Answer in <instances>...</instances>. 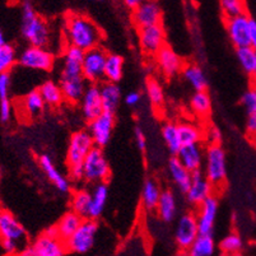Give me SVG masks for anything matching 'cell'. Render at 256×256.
Listing matches in <instances>:
<instances>
[{"mask_svg":"<svg viewBox=\"0 0 256 256\" xmlns=\"http://www.w3.org/2000/svg\"><path fill=\"white\" fill-rule=\"evenodd\" d=\"M64 37L68 46L88 51L100 46L104 34L90 17L80 13H70L65 18Z\"/></svg>","mask_w":256,"mask_h":256,"instance_id":"1","label":"cell"},{"mask_svg":"<svg viewBox=\"0 0 256 256\" xmlns=\"http://www.w3.org/2000/svg\"><path fill=\"white\" fill-rule=\"evenodd\" d=\"M20 34L28 46L48 48L51 44L50 27L42 17L37 14L31 0H23L22 3Z\"/></svg>","mask_w":256,"mask_h":256,"instance_id":"2","label":"cell"},{"mask_svg":"<svg viewBox=\"0 0 256 256\" xmlns=\"http://www.w3.org/2000/svg\"><path fill=\"white\" fill-rule=\"evenodd\" d=\"M204 176L214 188H220L227 180V156L222 146H208L204 156Z\"/></svg>","mask_w":256,"mask_h":256,"instance_id":"3","label":"cell"},{"mask_svg":"<svg viewBox=\"0 0 256 256\" xmlns=\"http://www.w3.org/2000/svg\"><path fill=\"white\" fill-rule=\"evenodd\" d=\"M98 234V223L94 220H83L79 228L74 232L73 236L65 242L66 250L69 252L83 254L90 252L96 244V237Z\"/></svg>","mask_w":256,"mask_h":256,"instance_id":"4","label":"cell"},{"mask_svg":"<svg viewBox=\"0 0 256 256\" xmlns=\"http://www.w3.org/2000/svg\"><path fill=\"white\" fill-rule=\"evenodd\" d=\"M83 170H84V181L87 182L93 185L106 182L107 178H110L111 170L102 148L96 146H93L83 162Z\"/></svg>","mask_w":256,"mask_h":256,"instance_id":"5","label":"cell"},{"mask_svg":"<svg viewBox=\"0 0 256 256\" xmlns=\"http://www.w3.org/2000/svg\"><path fill=\"white\" fill-rule=\"evenodd\" d=\"M55 62L56 58L48 48L28 46L18 55V64L30 70L51 72Z\"/></svg>","mask_w":256,"mask_h":256,"instance_id":"6","label":"cell"},{"mask_svg":"<svg viewBox=\"0 0 256 256\" xmlns=\"http://www.w3.org/2000/svg\"><path fill=\"white\" fill-rule=\"evenodd\" d=\"M199 236L198 218L194 212H185L176 220L174 231V240L178 248L186 252L192 242Z\"/></svg>","mask_w":256,"mask_h":256,"instance_id":"7","label":"cell"},{"mask_svg":"<svg viewBox=\"0 0 256 256\" xmlns=\"http://www.w3.org/2000/svg\"><path fill=\"white\" fill-rule=\"evenodd\" d=\"M107 55L108 52L101 46L84 51L82 74L88 84H98L104 79Z\"/></svg>","mask_w":256,"mask_h":256,"instance_id":"8","label":"cell"},{"mask_svg":"<svg viewBox=\"0 0 256 256\" xmlns=\"http://www.w3.org/2000/svg\"><path fill=\"white\" fill-rule=\"evenodd\" d=\"M94 143L90 138L87 129H80L74 132L70 136L66 150V164L68 167L83 164L86 157L90 152Z\"/></svg>","mask_w":256,"mask_h":256,"instance_id":"9","label":"cell"},{"mask_svg":"<svg viewBox=\"0 0 256 256\" xmlns=\"http://www.w3.org/2000/svg\"><path fill=\"white\" fill-rule=\"evenodd\" d=\"M115 114L104 112L98 118L88 122V132L92 138L94 146L98 148H104L110 143L115 129Z\"/></svg>","mask_w":256,"mask_h":256,"instance_id":"10","label":"cell"},{"mask_svg":"<svg viewBox=\"0 0 256 256\" xmlns=\"http://www.w3.org/2000/svg\"><path fill=\"white\" fill-rule=\"evenodd\" d=\"M164 45H166V32L160 23L139 30V46L144 54L156 56Z\"/></svg>","mask_w":256,"mask_h":256,"instance_id":"11","label":"cell"},{"mask_svg":"<svg viewBox=\"0 0 256 256\" xmlns=\"http://www.w3.org/2000/svg\"><path fill=\"white\" fill-rule=\"evenodd\" d=\"M196 218L199 234H213L214 224L217 220L218 209H220V199L217 195H212L208 199L198 206Z\"/></svg>","mask_w":256,"mask_h":256,"instance_id":"12","label":"cell"},{"mask_svg":"<svg viewBox=\"0 0 256 256\" xmlns=\"http://www.w3.org/2000/svg\"><path fill=\"white\" fill-rule=\"evenodd\" d=\"M226 30L234 48L250 46V17L248 14L226 20Z\"/></svg>","mask_w":256,"mask_h":256,"instance_id":"13","label":"cell"},{"mask_svg":"<svg viewBox=\"0 0 256 256\" xmlns=\"http://www.w3.org/2000/svg\"><path fill=\"white\" fill-rule=\"evenodd\" d=\"M79 106L83 118L87 122H90L104 112L98 84H88L82 100L79 102Z\"/></svg>","mask_w":256,"mask_h":256,"instance_id":"14","label":"cell"},{"mask_svg":"<svg viewBox=\"0 0 256 256\" xmlns=\"http://www.w3.org/2000/svg\"><path fill=\"white\" fill-rule=\"evenodd\" d=\"M214 194V188L210 182L206 178L202 171L192 172V184L190 188L186 192L185 198L188 204L198 208L204 200L208 199L209 196Z\"/></svg>","mask_w":256,"mask_h":256,"instance_id":"15","label":"cell"},{"mask_svg":"<svg viewBox=\"0 0 256 256\" xmlns=\"http://www.w3.org/2000/svg\"><path fill=\"white\" fill-rule=\"evenodd\" d=\"M162 20V8L157 0H146L132 10V22L139 30L160 24Z\"/></svg>","mask_w":256,"mask_h":256,"instance_id":"16","label":"cell"},{"mask_svg":"<svg viewBox=\"0 0 256 256\" xmlns=\"http://www.w3.org/2000/svg\"><path fill=\"white\" fill-rule=\"evenodd\" d=\"M154 58L160 72L167 78H172L180 74L185 65L180 55L168 45H164L160 48Z\"/></svg>","mask_w":256,"mask_h":256,"instance_id":"17","label":"cell"},{"mask_svg":"<svg viewBox=\"0 0 256 256\" xmlns=\"http://www.w3.org/2000/svg\"><path fill=\"white\" fill-rule=\"evenodd\" d=\"M27 238V231L13 213L0 209V240H13L22 244Z\"/></svg>","mask_w":256,"mask_h":256,"instance_id":"18","label":"cell"},{"mask_svg":"<svg viewBox=\"0 0 256 256\" xmlns=\"http://www.w3.org/2000/svg\"><path fill=\"white\" fill-rule=\"evenodd\" d=\"M38 164L44 174H46L48 180L58 188V192L62 194H69L72 188V181L58 170V167L54 164L52 158L48 153H42L38 156Z\"/></svg>","mask_w":256,"mask_h":256,"instance_id":"19","label":"cell"},{"mask_svg":"<svg viewBox=\"0 0 256 256\" xmlns=\"http://www.w3.org/2000/svg\"><path fill=\"white\" fill-rule=\"evenodd\" d=\"M58 83L64 94V101L70 104H78L88 87V82L83 76H60Z\"/></svg>","mask_w":256,"mask_h":256,"instance_id":"20","label":"cell"},{"mask_svg":"<svg viewBox=\"0 0 256 256\" xmlns=\"http://www.w3.org/2000/svg\"><path fill=\"white\" fill-rule=\"evenodd\" d=\"M37 256H65L68 252L65 242L59 237H50L42 234L37 236L31 245Z\"/></svg>","mask_w":256,"mask_h":256,"instance_id":"21","label":"cell"},{"mask_svg":"<svg viewBox=\"0 0 256 256\" xmlns=\"http://www.w3.org/2000/svg\"><path fill=\"white\" fill-rule=\"evenodd\" d=\"M204 156L206 150L202 144H190V146H182L181 150L174 157L180 160V164L185 167L188 171L196 172L202 171L204 164Z\"/></svg>","mask_w":256,"mask_h":256,"instance_id":"22","label":"cell"},{"mask_svg":"<svg viewBox=\"0 0 256 256\" xmlns=\"http://www.w3.org/2000/svg\"><path fill=\"white\" fill-rule=\"evenodd\" d=\"M83 58H84V51L74 46H68L64 48L62 56V70L60 76H83Z\"/></svg>","mask_w":256,"mask_h":256,"instance_id":"23","label":"cell"},{"mask_svg":"<svg viewBox=\"0 0 256 256\" xmlns=\"http://www.w3.org/2000/svg\"><path fill=\"white\" fill-rule=\"evenodd\" d=\"M107 199H108V186L106 182L94 184L92 192H90V204L88 218L97 220L106 208Z\"/></svg>","mask_w":256,"mask_h":256,"instance_id":"24","label":"cell"},{"mask_svg":"<svg viewBox=\"0 0 256 256\" xmlns=\"http://www.w3.org/2000/svg\"><path fill=\"white\" fill-rule=\"evenodd\" d=\"M156 212L160 220L164 223L174 222V218L178 217V199L172 190L170 188L162 190Z\"/></svg>","mask_w":256,"mask_h":256,"instance_id":"25","label":"cell"},{"mask_svg":"<svg viewBox=\"0 0 256 256\" xmlns=\"http://www.w3.org/2000/svg\"><path fill=\"white\" fill-rule=\"evenodd\" d=\"M167 168H168V174L172 182L180 190V192L185 195L188 188H190V184H192V172L188 171L176 157L170 158Z\"/></svg>","mask_w":256,"mask_h":256,"instance_id":"26","label":"cell"},{"mask_svg":"<svg viewBox=\"0 0 256 256\" xmlns=\"http://www.w3.org/2000/svg\"><path fill=\"white\" fill-rule=\"evenodd\" d=\"M162 188L157 180L148 178L142 188V206L146 212H156L160 202Z\"/></svg>","mask_w":256,"mask_h":256,"instance_id":"27","label":"cell"},{"mask_svg":"<svg viewBox=\"0 0 256 256\" xmlns=\"http://www.w3.org/2000/svg\"><path fill=\"white\" fill-rule=\"evenodd\" d=\"M104 112L115 114L121 102V90L116 83L104 82L100 86Z\"/></svg>","mask_w":256,"mask_h":256,"instance_id":"28","label":"cell"},{"mask_svg":"<svg viewBox=\"0 0 256 256\" xmlns=\"http://www.w3.org/2000/svg\"><path fill=\"white\" fill-rule=\"evenodd\" d=\"M83 222V218L79 217L78 214L74 213L73 210H69L58 220L56 230H58V236L62 241L66 242L74 234V232L76 231L80 226V223Z\"/></svg>","mask_w":256,"mask_h":256,"instance_id":"29","label":"cell"},{"mask_svg":"<svg viewBox=\"0 0 256 256\" xmlns=\"http://www.w3.org/2000/svg\"><path fill=\"white\" fill-rule=\"evenodd\" d=\"M182 76L185 78L186 82L194 88L195 92L200 90H206L208 88V78L206 73L202 69V66L196 64H186L184 65V69L181 72Z\"/></svg>","mask_w":256,"mask_h":256,"instance_id":"30","label":"cell"},{"mask_svg":"<svg viewBox=\"0 0 256 256\" xmlns=\"http://www.w3.org/2000/svg\"><path fill=\"white\" fill-rule=\"evenodd\" d=\"M178 134L182 146H190V144H202L206 136V130L200 125L194 124V122H180L178 124Z\"/></svg>","mask_w":256,"mask_h":256,"instance_id":"31","label":"cell"},{"mask_svg":"<svg viewBox=\"0 0 256 256\" xmlns=\"http://www.w3.org/2000/svg\"><path fill=\"white\" fill-rule=\"evenodd\" d=\"M122 74H124V58L118 54H108L104 65V79H106V82L118 84L122 79Z\"/></svg>","mask_w":256,"mask_h":256,"instance_id":"32","label":"cell"},{"mask_svg":"<svg viewBox=\"0 0 256 256\" xmlns=\"http://www.w3.org/2000/svg\"><path fill=\"white\" fill-rule=\"evenodd\" d=\"M216 241L213 234H199L198 238L188 248V256H213L216 252Z\"/></svg>","mask_w":256,"mask_h":256,"instance_id":"33","label":"cell"},{"mask_svg":"<svg viewBox=\"0 0 256 256\" xmlns=\"http://www.w3.org/2000/svg\"><path fill=\"white\" fill-rule=\"evenodd\" d=\"M37 90L41 93L44 102L48 106L58 107L64 102V94H62L59 83L54 82V80H45Z\"/></svg>","mask_w":256,"mask_h":256,"instance_id":"34","label":"cell"},{"mask_svg":"<svg viewBox=\"0 0 256 256\" xmlns=\"http://www.w3.org/2000/svg\"><path fill=\"white\" fill-rule=\"evenodd\" d=\"M160 134H162V139H164V144H166L167 150H170L172 157H174L178 153V150H181V146H182L180 134H178V124H174L172 121H167V122L162 125Z\"/></svg>","mask_w":256,"mask_h":256,"instance_id":"35","label":"cell"},{"mask_svg":"<svg viewBox=\"0 0 256 256\" xmlns=\"http://www.w3.org/2000/svg\"><path fill=\"white\" fill-rule=\"evenodd\" d=\"M90 204V192L88 188H78L70 198V208L83 220L88 218Z\"/></svg>","mask_w":256,"mask_h":256,"instance_id":"36","label":"cell"},{"mask_svg":"<svg viewBox=\"0 0 256 256\" xmlns=\"http://www.w3.org/2000/svg\"><path fill=\"white\" fill-rule=\"evenodd\" d=\"M190 107L198 118H208L212 114V98L209 93L206 90L194 92V94L190 98Z\"/></svg>","mask_w":256,"mask_h":256,"instance_id":"37","label":"cell"},{"mask_svg":"<svg viewBox=\"0 0 256 256\" xmlns=\"http://www.w3.org/2000/svg\"><path fill=\"white\" fill-rule=\"evenodd\" d=\"M45 102H44L41 93L38 90H30L24 97H23V110L30 118H36L40 114H42L44 108H45Z\"/></svg>","mask_w":256,"mask_h":256,"instance_id":"38","label":"cell"},{"mask_svg":"<svg viewBox=\"0 0 256 256\" xmlns=\"http://www.w3.org/2000/svg\"><path fill=\"white\" fill-rule=\"evenodd\" d=\"M236 58L240 62V66L248 76H252L256 66V51L251 46L236 48Z\"/></svg>","mask_w":256,"mask_h":256,"instance_id":"39","label":"cell"},{"mask_svg":"<svg viewBox=\"0 0 256 256\" xmlns=\"http://www.w3.org/2000/svg\"><path fill=\"white\" fill-rule=\"evenodd\" d=\"M17 62V50L14 46L9 45V44L0 46V76L4 73H10Z\"/></svg>","mask_w":256,"mask_h":256,"instance_id":"40","label":"cell"},{"mask_svg":"<svg viewBox=\"0 0 256 256\" xmlns=\"http://www.w3.org/2000/svg\"><path fill=\"white\" fill-rule=\"evenodd\" d=\"M146 96L150 100V104H152L154 108H160L164 104V88L160 86V83L158 82L157 79H148L146 83Z\"/></svg>","mask_w":256,"mask_h":256,"instance_id":"41","label":"cell"},{"mask_svg":"<svg viewBox=\"0 0 256 256\" xmlns=\"http://www.w3.org/2000/svg\"><path fill=\"white\" fill-rule=\"evenodd\" d=\"M244 246V241H242L241 236L234 232L226 234L220 242V248L222 252L227 254V255H234V254L240 252Z\"/></svg>","mask_w":256,"mask_h":256,"instance_id":"42","label":"cell"},{"mask_svg":"<svg viewBox=\"0 0 256 256\" xmlns=\"http://www.w3.org/2000/svg\"><path fill=\"white\" fill-rule=\"evenodd\" d=\"M220 3L226 20L238 17L241 14H246L244 0H220Z\"/></svg>","mask_w":256,"mask_h":256,"instance_id":"43","label":"cell"},{"mask_svg":"<svg viewBox=\"0 0 256 256\" xmlns=\"http://www.w3.org/2000/svg\"><path fill=\"white\" fill-rule=\"evenodd\" d=\"M241 104L245 108L246 114L251 115V114H256V84L252 83V86L248 88L244 92L241 97Z\"/></svg>","mask_w":256,"mask_h":256,"instance_id":"44","label":"cell"},{"mask_svg":"<svg viewBox=\"0 0 256 256\" xmlns=\"http://www.w3.org/2000/svg\"><path fill=\"white\" fill-rule=\"evenodd\" d=\"M223 139V134L220 129L216 125H210L206 129V136L204 140L208 142V146H220Z\"/></svg>","mask_w":256,"mask_h":256,"instance_id":"45","label":"cell"},{"mask_svg":"<svg viewBox=\"0 0 256 256\" xmlns=\"http://www.w3.org/2000/svg\"><path fill=\"white\" fill-rule=\"evenodd\" d=\"M13 114V106H12L10 100H0V122L2 124H8Z\"/></svg>","mask_w":256,"mask_h":256,"instance_id":"46","label":"cell"},{"mask_svg":"<svg viewBox=\"0 0 256 256\" xmlns=\"http://www.w3.org/2000/svg\"><path fill=\"white\" fill-rule=\"evenodd\" d=\"M12 87L10 73H4L0 76V100L9 98V92Z\"/></svg>","mask_w":256,"mask_h":256,"instance_id":"47","label":"cell"},{"mask_svg":"<svg viewBox=\"0 0 256 256\" xmlns=\"http://www.w3.org/2000/svg\"><path fill=\"white\" fill-rule=\"evenodd\" d=\"M0 245H2V248L6 254V256H14L20 251V244L13 241V240H0Z\"/></svg>","mask_w":256,"mask_h":256,"instance_id":"48","label":"cell"},{"mask_svg":"<svg viewBox=\"0 0 256 256\" xmlns=\"http://www.w3.org/2000/svg\"><path fill=\"white\" fill-rule=\"evenodd\" d=\"M69 168V180L74 181V182H79V181L84 180V170H83V164L79 166H72Z\"/></svg>","mask_w":256,"mask_h":256,"instance_id":"49","label":"cell"},{"mask_svg":"<svg viewBox=\"0 0 256 256\" xmlns=\"http://www.w3.org/2000/svg\"><path fill=\"white\" fill-rule=\"evenodd\" d=\"M134 138H136V146H138L139 150H146V134H144L143 130L140 129L139 126L136 128V130H134Z\"/></svg>","mask_w":256,"mask_h":256,"instance_id":"50","label":"cell"},{"mask_svg":"<svg viewBox=\"0 0 256 256\" xmlns=\"http://www.w3.org/2000/svg\"><path fill=\"white\" fill-rule=\"evenodd\" d=\"M246 132L251 138H256V114L248 115L246 118Z\"/></svg>","mask_w":256,"mask_h":256,"instance_id":"51","label":"cell"},{"mask_svg":"<svg viewBox=\"0 0 256 256\" xmlns=\"http://www.w3.org/2000/svg\"><path fill=\"white\" fill-rule=\"evenodd\" d=\"M142 100V94L139 92H136V90H132V92H129L125 96V104H128V106H136V104L140 102Z\"/></svg>","mask_w":256,"mask_h":256,"instance_id":"52","label":"cell"},{"mask_svg":"<svg viewBox=\"0 0 256 256\" xmlns=\"http://www.w3.org/2000/svg\"><path fill=\"white\" fill-rule=\"evenodd\" d=\"M250 46L256 51V20L250 17Z\"/></svg>","mask_w":256,"mask_h":256,"instance_id":"53","label":"cell"},{"mask_svg":"<svg viewBox=\"0 0 256 256\" xmlns=\"http://www.w3.org/2000/svg\"><path fill=\"white\" fill-rule=\"evenodd\" d=\"M144 2H146V0H124L125 6L129 9H132V10L136 8H138V6H140V4H143Z\"/></svg>","mask_w":256,"mask_h":256,"instance_id":"54","label":"cell"},{"mask_svg":"<svg viewBox=\"0 0 256 256\" xmlns=\"http://www.w3.org/2000/svg\"><path fill=\"white\" fill-rule=\"evenodd\" d=\"M14 256H37V255L34 254V251L32 250L31 246H27V248H23L22 250H20V252Z\"/></svg>","mask_w":256,"mask_h":256,"instance_id":"55","label":"cell"},{"mask_svg":"<svg viewBox=\"0 0 256 256\" xmlns=\"http://www.w3.org/2000/svg\"><path fill=\"white\" fill-rule=\"evenodd\" d=\"M44 234H48V236H50V237H59L58 236V230H56V226L55 224L50 226V227L46 228L45 231H44Z\"/></svg>","mask_w":256,"mask_h":256,"instance_id":"56","label":"cell"},{"mask_svg":"<svg viewBox=\"0 0 256 256\" xmlns=\"http://www.w3.org/2000/svg\"><path fill=\"white\" fill-rule=\"evenodd\" d=\"M6 34H4V32H3V30L0 28V46H4V45H6Z\"/></svg>","mask_w":256,"mask_h":256,"instance_id":"57","label":"cell"},{"mask_svg":"<svg viewBox=\"0 0 256 256\" xmlns=\"http://www.w3.org/2000/svg\"><path fill=\"white\" fill-rule=\"evenodd\" d=\"M252 78H254V83H255V84H256V66H255V70H254Z\"/></svg>","mask_w":256,"mask_h":256,"instance_id":"58","label":"cell"},{"mask_svg":"<svg viewBox=\"0 0 256 256\" xmlns=\"http://www.w3.org/2000/svg\"><path fill=\"white\" fill-rule=\"evenodd\" d=\"M231 256H244V255H242L241 252H236V254H234V255H231Z\"/></svg>","mask_w":256,"mask_h":256,"instance_id":"59","label":"cell"},{"mask_svg":"<svg viewBox=\"0 0 256 256\" xmlns=\"http://www.w3.org/2000/svg\"><path fill=\"white\" fill-rule=\"evenodd\" d=\"M84 2H98V0H84Z\"/></svg>","mask_w":256,"mask_h":256,"instance_id":"60","label":"cell"},{"mask_svg":"<svg viewBox=\"0 0 256 256\" xmlns=\"http://www.w3.org/2000/svg\"><path fill=\"white\" fill-rule=\"evenodd\" d=\"M254 142H255V144H256V138H254Z\"/></svg>","mask_w":256,"mask_h":256,"instance_id":"61","label":"cell"}]
</instances>
